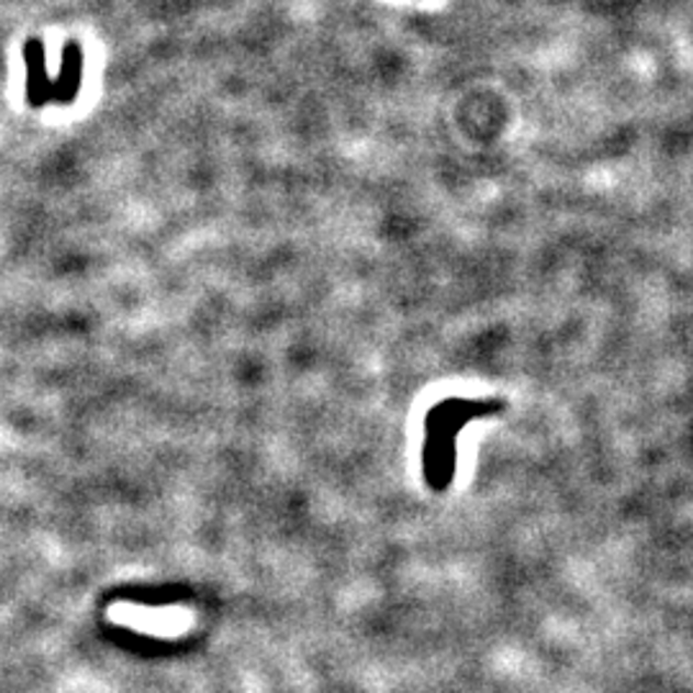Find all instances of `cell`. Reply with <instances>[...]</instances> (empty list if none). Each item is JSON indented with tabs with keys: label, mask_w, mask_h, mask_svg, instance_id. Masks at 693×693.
Here are the masks:
<instances>
[{
	"label": "cell",
	"mask_w": 693,
	"mask_h": 693,
	"mask_svg": "<svg viewBox=\"0 0 693 693\" xmlns=\"http://www.w3.org/2000/svg\"><path fill=\"white\" fill-rule=\"evenodd\" d=\"M506 411L501 399H445L424 416L422 476L434 493H447L457 473V434L470 422Z\"/></svg>",
	"instance_id": "1"
},
{
	"label": "cell",
	"mask_w": 693,
	"mask_h": 693,
	"mask_svg": "<svg viewBox=\"0 0 693 693\" xmlns=\"http://www.w3.org/2000/svg\"><path fill=\"white\" fill-rule=\"evenodd\" d=\"M82 86V47L78 42H67L63 49V65L59 75L52 82V101L59 105H70L78 101Z\"/></svg>",
	"instance_id": "3"
},
{
	"label": "cell",
	"mask_w": 693,
	"mask_h": 693,
	"mask_svg": "<svg viewBox=\"0 0 693 693\" xmlns=\"http://www.w3.org/2000/svg\"><path fill=\"white\" fill-rule=\"evenodd\" d=\"M24 63H26V103L32 109H42L52 101V78L47 72V52L44 42L32 36L24 44Z\"/></svg>",
	"instance_id": "2"
}]
</instances>
